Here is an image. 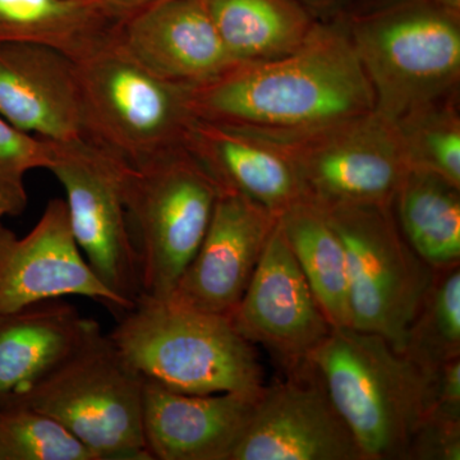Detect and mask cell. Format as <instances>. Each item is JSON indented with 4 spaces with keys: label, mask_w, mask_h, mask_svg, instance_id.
<instances>
[{
    "label": "cell",
    "mask_w": 460,
    "mask_h": 460,
    "mask_svg": "<svg viewBox=\"0 0 460 460\" xmlns=\"http://www.w3.org/2000/svg\"><path fill=\"white\" fill-rule=\"evenodd\" d=\"M190 113L255 136L296 135L375 111V95L347 21L314 23L293 53L235 63L190 86Z\"/></svg>",
    "instance_id": "obj_1"
},
{
    "label": "cell",
    "mask_w": 460,
    "mask_h": 460,
    "mask_svg": "<svg viewBox=\"0 0 460 460\" xmlns=\"http://www.w3.org/2000/svg\"><path fill=\"white\" fill-rule=\"evenodd\" d=\"M305 362L323 381L365 460H408L428 408L431 372L380 335L352 326L332 328Z\"/></svg>",
    "instance_id": "obj_2"
},
{
    "label": "cell",
    "mask_w": 460,
    "mask_h": 460,
    "mask_svg": "<svg viewBox=\"0 0 460 460\" xmlns=\"http://www.w3.org/2000/svg\"><path fill=\"white\" fill-rule=\"evenodd\" d=\"M146 380L187 394H260L263 370L255 347L230 317L141 296L109 334Z\"/></svg>",
    "instance_id": "obj_3"
},
{
    "label": "cell",
    "mask_w": 460,
    "mask_h": 460,
    "mask_svg": "<svg viewBox=\"0 0 460 460\" xmlns=\"http://www.w3.org/2000/svg\"><path fill=\"white\" fill-rule=\"evenodd\" d=\"M375 95V111L394 123L458 95L460 16L431 0H396L347 21Z\"/></svg>",
    "instance_id": "obj_4"
},
{
    "label": "cell",
    "mask_w": 460,
    "mask_h": 460,
    "mask_svg": "<svg viewBox=\"0 0 460 460\" xmlns=\"http://www.w3.org/2000/svg\"><path fill=\"white\" fill-rule=\"evenodd\" d=\"M144 385L96 321L74 352L11 407L48 414L98 460H151L142 431Z\"/></svg>",
    "instance_id": "obj_5"
},
{
    "label": "cell",
    "mask_w": 460,
    "mask_h": 460,
    "mask_svg": "<svg viewBox=\"0 0 460 460\" xmlns=\"http://www.w3.org/2000/svg\"><path fill=\"white\" fill-rule=\"evenodd\" d=\"M123 192L141 296L165 301L198 252L222 189L181 146L140 165L126 163Z\"/></svg>",
    "instance_id": "obj_6"
},
{
    "label": "cell",
    "mask_w": 460,
    "mask_h": 460,
    "mask_svg": "<svg viewBox=\"0 0 460 460\" xmlns=\"http://www.w3.org/2000/svg\"><path fill=\"white\" fill-rule=\"evenodd\" d=\"M75 65L84 137L128 165L184 146L190 86L148 71L117 39Z\"/></svg>",
    "instance_id": "obj_7"
},
{
    "label": "cell",
    "mask_w": 460,
    "mask_h": 460,
    "mask_svg": "<svg viewBox=\"0 0 460 460\" xmlns=\"http://www.w3.org/2000/svg\"><path fill=\"white\" fill-rule=\"evenodd\" d=\"M323 211L347 256L350 326L380 335L402 353L435 270L402 237L392 205Z\"/></svg>",
    "instance_id": "obj_8"
},
{
    "label": "cell",
    "mask_w": 460,
    "mask_h": 460,
    "mask_svg": "<svg viewBox=\"0 0 460 460\" xmlns=\"http://www.w3.org/2000/svg\"><path fill=\"white\" fill-rule=\"evenodd\" d=\"M255 137L279 148L304 199L323 210L392 205L410 171L394 123L376 111L314 131Z\"/></svg>",
    "instance_id": "obj_9"
},
{
    "label": "cell",
    "mask_w": 460,
    "mask_h": 460,
    "mask_svg": "<svg viewBox=\"0 0 460 460\" xmlns=\"http://www.w3.org/2000/svg\"><path fill=\"white\" fill-rule=\"evenodd\" d=\"M49 142L48 171L66 190L75 242L99 280L132 310L142 287L124 202L126 163L84 136Z\"/></svg>",
    "instance_id": "obj_10"
},
{
    "label": "cell",
    "mask_w": 460,
    "mask_h": 460,
    "mask_svg": "<svg viewBox=\"0 0 460 460\" xmlns=\"http://www.w3.org/2000/svg\"><path fill=\"white\" fill-rule=\"evenodd\" d=\"M230 460H365L328 390L304 362L263 387Z\"/></svg>",
    "instance_id": "obj_11"
},
{
    "label": "cell",
    "mask_w": 460,
    "mask_h": 460,
    "mask_svg": "<svg viewBox=\"0 0 460 460\" xmlns=\"http://www.w3.org/2000/svg\"><path fill=\"white\" fill-rule=\"evenodd\" d=\"M66 296L93 299L117 320L131 311L99 280L84 259L65 199H50L25 237L0 223V313Z\"/></svg>",
    "instance_id": "obj_12"
},
{
    "label": "cell",
    "mask_w": 460,
    "mask_h": 460,
    "mask_svg": "<svg viewBox=\"0 0 460 460\" xmlns=\"http://www.w3.org/2000/svg\"><path fill=\"white\" fill-rule=\"evenodd\" d=\"M229 317L242 337L263 345L287 371L301 366L334 328L308 286L279 220Z\"/></svg>",
    "instance_id": "obj_13"
},
{
    "label": "cell",
    "mask_w": 460,
    "mask_h": 460,
    "mask_svg": "<svg viewBox=\"0 0 460 460\" xmlns=\"http://www.w3.org/2000/svg\"><path fill=\"white\" fill-rule=\"evenodd\" d=\"M279 217L237 192L222 190L198 252L165 301L230 316Z\"/></svg>",
    "instance_id": "obj_14"
},
{
    "label": "cell",
    "mask_w": 460,
    "mask_h": 460,
    "mask_svg": "<svg viewBox=\"0 0 460 460\" xmlns=\"http://www.w3.org/2000/svg\"><path fill=\"white\" fill-rule=\"evenodd\" d=\"M261 393L187 394L145 378L142 431L150 459L230 460Z\"/></svg>",
    "instance_id": "obj_15"
},
{
    "label": "cell",
    "mask_w": 460,
    "mask_h": 460,
    "mask_svg": "<svg viewBox=\"0 0 460 460\" xmlns=\"http://www.w3.org/2000/svg\"><path fill=\"white\" fill-rule=\"evenodd\" d=\"M117 42L164 80L196 86L235 62L220 38L208 0H165L122 21Z\"/></svg>",
    "instance_id": "obj_16"
},
{
    "label": "cell",
    "mask_w": 460,
    "mask_h": 460,
    "mask_svg": "<svg viewBox=\"0 0 460 460\" xmlns=\"http://www.w3.org/2000/svg\"><path fill=\"white\" fill-rule=\"evenodd\" d=\"M0 117L48 140L81 137L77 65L32 42H0Z\"/></svg>",
    "instance_id": "obj_17"
},
{
    "label": "cell",
    "mask_w": 460,
    "mask_h": 460,
    "mask_svg": "<svg viewBox=\"0 0 460 460\" xmlns=\"http://www.w3.org/2000/svg\"><path fill=\"white\" fill-rule=\"evenodd\" d=\"M184 147L220 189L252 199L277 217L304 199L289 160L279 148L250 133L195 118Z\"/></svg>",
    "instance_id": "obj_18"
},
{
    "label": "cell",
    "mask_w": 460,
    "mask_h": 460,
    "mask_svg": "<svg viewBox=\"0 0 460 460\" xmlns=\"http://www.w3.org/2000/svg\"><path fill=\"white\" fill-rule=\"evenodd\" d=\"M95 323L62 298L0 313V408L13 405L50 374Z\"/></svg>",
    "instance_id": "obj_19"
},
{
    "label": "cell",
    "mask_w": 460,
    "mask_h": 460,
    "mask_svg": "<svg viewBox=\"0 0 460 460\" xmlns=\"http://www.w3.org/2000/svg\"><path fill=\"white\" fill-rule=\"evenodd\" d=\"M119 21L102 5L71 0H0V42H32L75 62L113 41Z\"/></svg>",
    "instance_id": "obj_20"
},
{
    "label": "cell",
    "mask_w": 460,
    "mask_h": 460,
    "mask_svg": "<svg viewBox=\"0 0 460 460\" xmlns=\"http://www.w3.org/2000/svg\"><path fill=\"white\" fill-rule=\"evenodd\" d=\"M392 208L402 237L432 270L460 265V187L410 169Z\"/></svg>",
    "instance_id": "obj_21"
},
{
    "label": "cell",
    "mask_w": 460,
    "mask_h": 460,
    "mask_svg": "<svg viewBox=\"0 0 460 460\" xmlns=\"http://www.w3.org/2000/svg\"><path fill=\"white\" fill-rule=\"evenodd\" d=\"M220 38L235 62L293 53L313 31V12L295 0H208Z\"/></svg>",
    "instance_id": "obj_22"
},
{
    "label": "cell",
    "mask_w": 460,
    "mask_h": 460,
    "mask_svg": "<svg viewBox=\"0 0 460 460\" xmlns=\"http://www.w3.org/2000/svg\"><path fill=\"white\" fill-rule=\"evenodd\" d=\"M279 224L330 323L350 326L347 256L325 213L302 199L280 215Z\"/></svg>",
    "instance_id": "obj_23"
},
{
    "label": "cell",
    "mask_w": 460,
    "mask_h": 460,
    "mask_svg": "<svg viewBox=\"0 0 460 460\" xmlns=\"http://www.w3.org/2000/svg\"><path fill=\"white\" fill-rule=\"evenodd\" d=\"M402 354L426 372L459 358L460 265L435 270Z\"/></svg>",
    "instance_id": "obj_24"
},
{
    "label": "cell",
    "mask_w": 460,
    "mask_h": 460,
    "mask_svg": "<svg viewBox=\"0 0 460 460\" xmlns=\"http://www.w3.org/2000/svg\"><path fill=\"white\" fill-rule=\"evenodd\" d=\"M458 95L432 102L396 120L410 169L434 172L460 187Z\"/></svg>",
    "instance_id": "obj_25"
},
{
    "label": "cell",
    "mask_w": 460,
    "mask_h": 460,
    "mask_svg": "<svg viewBox=\"0 0 460 460\" xmlns=\"http://www.w3.org/2000/svg\"><path fill=\"white\" fill-rule=\"evenodd\" d=\"M0 460H98L89 447L48 414L0 408Z\"/></svg>",
    "instance_id": "obj_26"
},
{
    "label": "cell",
    "mask_w": 460,
    "mask_h": 460,
    "mask_svg": "<svg viewBox=\"0 0 460 460\" xmlns=\"http://www.w3.org/2000/svg\"><path fill=\"white\" fill-rule=\"evenodd\" d=\"M50 165V142L21 131L0 117V219L25 213V178L33 169Z\"/></svg>",
    "instance_id": "obj_27"
},
{
    "label": "cell",
    "mask_w": 460,
    "mask_h": 460,
    "mask_svg": "<svg viewBox=\"0 0 460 460\" xmlns=\"http://www.w3.org/2000/svg\"><path fill=\"white\" fill-rule=\"evenodd\" d=\"M460 420L423 416L411 438L408 460H459Z\"/></svg>",
    "instance_id": "obj_28"
},
{
    "label": "cell",
    "mask_w": 460,
    "mask_h": 460,
    "mask_svg": "<svg viewBox=\"0 0 460 460\" xmlns=\"http://www.w3.org/2000/svg\"><path fill=\"white\" fill-rule=\"evenodd\" d=\"M163 2L165 0H105L102 7L109 16L122 22L133 14Z\"/></svg>",
    "instance_id": "obj_29"
},
{
    "label": "cell",
    "mask_w": 460,
    "mask_h": 460,
    "mask_svg": "<svg viewBox=\"0 0 460 460\" xmlns=\"http://www.w3.org/2000/svg\"><path fill=\"white\" fill-rule=\"evenodd\" d=\"M298 4L304 5L308 11H319V9L332 8L337 5L341 0H295Z\"/></svg>",
    "instance_id": "obj_30"
},
{
    "label": "cell",
    "mask_w": 460,
    "mask_h": 460,
    "mask_svg": "<svg viewBox=\"0 0 460 460\" xmlns=\"http://www.w3.org/2000/svg\"><path fill=\"white\" fill-rule=\"evenodd\" d=\"M435 4L440 5L441 8L452 12L454 14L460 16V0H431Z\"/></svg>",
    "instance_id": "obj_31"
},
{
    "label": "cell",
    "mask_w": 460,
    "mask_h": 460,
    "mask_svg": "<svg viewBox=\"0 0 460 460\" xmlns=\"http://www.w3.org/2000/svg\"><path fill=\"white\" fill-rule=\"evenodd\" d=\"M71 2L78 3L84 5H102L105 0H71Z\"/></svg>",
    "instance_id": "obj_32"
}]
</instances>
